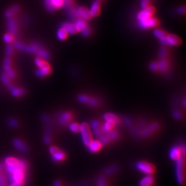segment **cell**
<instances>
[{"instance_id": "obj_11", "label": "cell", "mask_w": 186, "mask_h": 186, "mask_svg": "<svg viewBox=\"0 0 186 186\" xmlns=\"http://www.w3.org/2000/svg\"><path fill=\"white\" fill-rule=\"evenodd\" d=\"M182 154L181 147L178 146L173 147L169 153L170 158L173 160H178L182 156Z\"/></svg>"}, {"instance_id": "obj_17", "label": "cell", "mask_w": 186, "mask_h": 186, "mask_svg": "<svg viewBox=\"0 0 186 186\" xmlns=\"http://www.w3.org/2000/svg\"><path fill=\"white\" fill-rule=\"evenodd\" d=\"M13 145L21 152L25 153L27 151L26 145L19 139H15L13 140Z\"/></svg>"}, {"instance_id": "obj_3", "label": "cell", "mask_w": 186, "mask_h": 186, "mask_svg": "<svg viewBox=\"0 0 186 186\" xmlns=\"http://www.w3.org/2000/svg\"><path fill=\"white\" fill-rule=\"evenodd\" d=\"M80 133H81L82 138L84 144L86 146H88L89 143L93 140L89 125L87 123L82 124L81 125V130Z\"/></svg>"}, {"instance_id": "obj_27", "label": "cell", "mask_w": 186, "mask_h": 186, "mask_svg": "<svg viewBox=\"0 0 186 186\" xmlns=\"http://www.w3.org/2000/svg\"><path fill=\"white\" fill-rule=\"evenodd\" d=\"M34 62H35V64L38 66L39 68H41V67H47V66H49V64L45 62V60H42V59H40V58H36L34 60Z\"/></svg>"}, {"instance_id": "obj_41", "label": "cell", "mask_w": 186, "mask_h": 186, "mask_svg": "<svg viewBox=\"0 0 186 186\" xmlns=\"http://www.w3.org/2000/svg\"><path fill=\"white\" fill-rule=\"evenodd\" d=\"M13 53V47L12 45H9L6 50V54L7 56H10Z\"/></svg>"}, {"instance_id": "obj_53", "label": "cell", "mask_w": 186, "mask_h": 186, "mask_svg": "<svg viewBox=\"0 0 186 186\" xmlns=\"http://www.w3.org/2000/svg\"><path fill=\"white\" fill-rule=\"evenodd\" d=\"M10 9L12 10V12H13V13H15L16 12H18V10H19V7L17 6H13V7H12L10 8Z\"/></svg>"}, {"instance_id": "obj_43", "label": "cell", "mask_w": 186, "mask_h": 186, "mask_svg": "<svg viewBox=\"0 0 186 186\" xmlns=\"http://www.w3.org/2000/svg\"><path fill=\"white\" fill-rule=\"evenodd\" d=\"M98 186H107L105 179L101 177L99 178L98 182Z\"/></svg>"}, {"instance_id": "obj_48", "label": "cell", "mask_w": 186, "mask_h": 186, "mask_svg": "<svg viewBox=\"0 0 186 186\" xmlns=\"http://www.w3.org/2000/svg\"><path fill=\"white\" fill-rule=\"evenodd\" d=\"M150 69L152 70H157L158 69V66H157V63H153L152 64H151L150 65Z\"/></svg>"}, {"instance_id": "obj_55", "label": "cell", "mask_w": 186, "mask_h": 186, "mask_svg": "<svg viewBox=\"0 0 186 186\" xmlns=\"http://www.w3.org/2000/svg\"><path fill=\"white\" fill-rule=\"evenodd\" d=\"M4 64H11V60L9 58L7 57L4 59Z\"/></svg>"}, {"instance_id": "obj_24", "label": "cell", "mask_w": 186, "mask_h": 186, "mask_svg": "<svg viewBox=\"0 0 186 186\" xmlns=\"http://www.w3.org/2000/svg\"><path fill=\"white\" fill-rule=\"evenodd\" d=\"M69 130L75 133H79L81 130V125L78 123H71L69 126Z\"/></svg>"}, {"instance_id": "obj_52", "label": "cell", "mask_w": 186, "mask_h": 186, "mask_svg": "<svg viewBox=\"0 0 186 186\" xmlns=\"http://www.w3.org/2000/svg\"><path fill=\"white\" fill-rule=\"evenodd\" d=\"M89 33H90V31L87 27L82 30V34L84 36H87L89 34Z\"/></svg>"}, {"instance_id": "obj_22", "label": "cell", "mask_w": 186, "mask_h": 186, "mask_svg": "<svg viewBox=\"0 0 186 186\" xmlns=\"http://www.w3.org/2000/svg\"><path fill=\"white\" fill-rule=\"evenodd\" d=\"M115 126V124L113 122L110 121H106L105 123L104 124L102 129L104 133H108L112 130L114 128Z\"/></svg>"}, {"instance_id": "obj_2", "label": "cell", "mask_w": 186, "mask_h": 186, "mask_svg": "<svg viewBox=\"0 0 186 186\" xmlns=\"http://www.w3.org/2000/svg\"><path fill=\"white\" fill-rule=\"evenodd\" d=\"M47 9L49 12H53L56 9L63 6H67L71 4L70 0H45Z\"/></svg>"}, {"instance_id": "obj_9", "label": "cell", "mask_w": 186, "mask_h": 186, "mask_svg": "<svg viewBox=\"0 0 186 186\" xmlns=\"http://www.w3.org/2000/svg\"><path fill=\"white\" fill-rule=\"evenodd\" d=\"M78 99L82 103L87 104L92 107H96L98 105V101L97 100L86 95H80L78 97Z\"/></svg>"}, {"instance_id": "obj_5", "label": "cell", "mask_w": 186, "mask_h": 186, "mask_svg": "<svg viewBox=\"0 0 186 186\" xmlns=\"http://www.w3.org/2000/svg\"><path fill=\"white\" fill-rule=\"evenodd\" d=\"M136 167L138 170L147 175H151L156 171V167L153 164L146 162L137 163Z\"/></svg>"}, {"instance_id": "obj_14", "label": "cell", "mask_w": 186, "mask_h": 186, "mask_svg": "<svg viewBox=\"0 0 186 186\" xmlns=\"http://www.w3.org/2000/svg\"><path fill=\"white\" fill-rule=\"evenodd\" d=\"M154 179L153 176L148 175L140 180L139 185L140 186H151L154 182Z\"/></svg>"}, {"instance_id": "obj_38", "label": "cell", "mask_w": 186, "mask_h": 186, "mask_svg": "<svg viewBox=\"0 0 186 186\" xmlns=\"http://www.w3.org/2000/svg\"><path fill=\"white\" fill-rule=\"evenodd\" d=\"M149 4H150V0H142L141 6L143 9H146L148 7Z\"/></svg>"}, {"instance_id": "obj_6", "label": "cell", "mask_w": 186, "mask_h": 186, "mask_svg": "<svg viewBox=\"0 0 186 186\" xmlns=\"http://www.w3.org/2000/svg\"><path fill=\"white\" fill-rule=\"evenodd\" d=\"M160 42L162 44L174 45V46L179 45L182 43L181 39L179 38V37L174 34L167 35L165 38L160 39Z\"/></svg>"}, {"instance_id": "obj_54", "label": "cell", "mask_w": 186, "mask_h": 186, "mask_svg": "<svg viewBox=\"0 0 186 186\" xmlns=\"http://www.w3.org/2000/svg\"><path fill=\"white\" fill-rule=\"evenodd\" d=\"M173 116H174V117H175L176 119H179L180 117H181L180 113H179V112H178V111H175V112H174Z\"/></svg>"}, {"instance_id": "obj_35", "label": "cell", "mask_w": 186, "mask_h": 186, "mask_svg": "<svg viewBox=\"0 0 186 186\" xmlns=\"http://www.w3.org/2000/svg\"><path fill=\"white\" fill-rule=\"evenodd\" d=\"M4 41L7 44H10L13 41V37L11 34H6L4 36Z\"/></svg>"}, {"instance_id": "obj_39", "label": "cell", "mask_w": 186, "mask_h": 186, "mask_svg": "<svg viewBox=\"0 0 186 186\" xmlns=\"http://www.w3.org/2000/svg\"><path fill=\"white\" fill-rule=\"evenodd\" d=\"M8 124L11 127H16L18 125V121L15 119H11L9 120Z\"/></svg>"}, {"instance_id": "obj_10", "label": "cell", "mask_w": 186, "mask_h": 186, "mask_svg": "<svg viewBox=\"0 0 186 186\" xmlns=\"http://www.w3.org/2000/svg\"><path fill=\"white\" fill-rule=\"evenodd\" d=\"M76 13L77 16H79L83 19H90L92 17L90 11L87 9L83 7L79 8L76 10Z\"/></svg>"}, {"instance_id": "obj_40", "label": "cell", "mask_w": 186, "mask_h": 186, "mask_svg": "<svg viewBox=\"0 0 186 186\" xmlns=\"http://www.w3.org/2000/svg\"><path fill=\"white\" fill-rule=\"evenodd\" d=\"M15 47L19 50H24L25 48V46L21 42H18L15 44Z\"/></svg>"}, {"instance_id": "obj_29", "label": "cell", "mask_w": 186, "mask_h": 186, "mask_svg": "<svg viewBox=\"0 0 186 186\" xmlns=\"http://www.w3.org/2000/svg\"><path fill=\"white\" fill-rule=\"evenodd\" d=\"M11 92H12V95L15 97L23 95L25 93V90L23 89H21V88H15Z\"/></svg>"}, {"instance_id": "obj_31", "label": "cell", "mask_w": 186, "mask_h": 186, "mask_svg": "<svg viewBox=\"0 0 186 186\" xmlns=\"http://www.w3.org/2000/svg\"><path fill=\"white\" fill-rule=\"evenodd\" d=\"M37 55L39 57V58L40 59H48L49 57V54L48 52H47L45 50H39L36 52Z\"/></svg>"}, {"instance_id": "obj_1", "label": "cell", "mask_w": 186, "mask_h": 186, "mask_svg": "<svg viewBox=\"0 0 186 186\" xmlns=\"http://www.w3.org/2000/svg\"><path fill=\"white\" fill-rule=\"evenodd\" d=\"M185 157L184 156H181L176 160V176L178 182L181 185H184L185 182Z\"/></svg>"}, {"instance_id": "obj_25", "label": "cell", "mask_w": 186, "mask_h": 186, "mask_svg": "<svg viewBox=\"0 0 186 186\" xmlns=\"http://www.w3.org/2000/svg\"><path fill=\"white\" fill-rule=\"evenodd\" d=\"M9 30L11 34H14L16 32V23L13 19L9 18L8 20Z\"/></svg>"}, {"instance_id": "obj_36", "label": "cell", "mask_w": 186, "mask_h": 186, "mask_svg": "<svg viewBox=\"0 0 186 186\" xmlns=\"http://www.w3.org/2000/svg\"><path fill=\"white\" fill-rule=\"evenodd\" d=\"M1 80L2 82H3L6 86H7V87L11 84L9 77H7L6 75H2V76H1Z\"/></svg>"}, {"instance_id": "obj_4", "label": "cell", "mask_w": 186, "mask_h": 186, "mask_svg": "<svg viewBox=\"0 0 186 186\" xmlns=\"http://www.w3.org/2000/svg\"><path fill=\"white\" fill-rule=\"evenodd\" d=\"M6 181L9 183L12 182H24L25 178V171L18 169L12 173H7L6 175Z\"/></svg>"}, {"instance_id": "obj_56", "label": "cell", "mask_w": 186, "mask_h": 186, "mask_svg": "<svg viewBox=\"0 0 186 186\" xmlns=\"http://www.w3.org/2000/svg\"><path fill=\"white\" fill-rule=\"evenodd\" d=\"M54 186H62V184H61V182L60 181H56L54 184Z\"/></svg>"}, {"instance_id": "obj_28", "label": "cell", "mask_w": 186, "mask_h": 186, "mask_svg": "<svg viewBox=\"0 0 186 186\" xmlns=\"http://www.w3.org/2000/svg\"><path fill=\"white\" fill-rule=\"evenodd\" d=\"M5 165H18L19 164V160L14 157H7L4 160Z\"/></svg>"}, {"instance_id": "obj_58", "label": "cell", "mask_w": 186, "mask_h": 186, "mask_svg": "<svg viewBox=\"0 0 186 186\" xmlns=\"http://www.w3.org/2000/svg\"><path fill=\"white\" fill-rule=\"evenodd\" d=\"M4 166H3V165L1 163H0V170H4Z\"/></svg>"}, {"instance_id": "obj_47", "label": "cell", "mask_w": 186, "mask_h": 186, "mask_svg": "<svg viewBox=\"0 0 186 186\" xmlns=\"http://www.w3.org/2000/svg\"><path fill=\"white\" fill-rule=\"evenodd\" d=\"M160 56L162 57H165L167 54V50L165 48H162L160 50Z\"/></svg>"}, {"instance_id": "obj_16", "label": "cell", "mask_w": 186, "mask_h": 186, "mask_svg": "<svg viewBox=\"0 0 186 186\" xmlns=\"http://www.w3.org/2000/svg\"><path fill=\"white\" fill-rule=\"evenodd\" d=\"M104 118L106 121H110L113 122L115 125L118 124L119 123V118L115 115L113 113H106L104 116Z\"/></svg>"}, {"instance_id": "obj_44", "label": "cell", "mask_w": 186, "mask_h": 186, "mask_svg": "<svg viewBox=\"0 0 186 186\" xmlns=\"http://www.w3.org/2000/svg\"><path fill=\"white\" fill-rule=\"evenodd\" d=\"M59 149L57 147L54 146H53L50 147V150H49L50 153H51V155L53 154H54L55 153H56V152H57V151H59Z\"/></svg>"}, {"instance_id": "obj_51", "label": "cell", "mask_w": 186, "mask_h": 186, "mask_svg": "<svg viewBox=\"0 0 186 186\" xmlns=\"http://www.w3.org/2000/svg\"><path fill=\"white\" fill-rule=\"evenodd\" d=\"M13 14H14L13 12H12V10L10 9H9V10H7L6 11V17H7V18H10Z\"/></svg>"}, {"instance_id": "obj_8", "label": "cell", "mask_w": 186, "mask_h": 186, "mask_svg": "<svg viewBox=\"0 0 186 186\" xmlns=\"http://www.w3.org/2000/svg\"><path fill=\"white\" fill-rule=\"evenodd\" d=\"M159 24V21L156 18H150L146 19L143 21H139V25L140 27L144 28H152V27H156Z\"/></svg>"}, {"instance_id": "obj_42", "label": "cell", "mask_w": 186, "mask_h": 186, "mask_svg": "<svg viewBox=\"0 0 186 186\" xmlns=\"http://www.w3.org/2000/svg\"><path fill=\"white\" fill-rule=\"evenodd\" d=\"M91 126L92 128H93V130L95 129H97V128H99V126H100V124L98 121H93V122H92L91 123Z\"/></svg>"}, {"instance_id": "obj_13", "label": "cell", "mask_w": 186, "mask_h": 186, "mask_svg": "<svg viewBox=\"0 0 186 186\" xmlns=\"http://www.w3.org/2000/svg\"><path fill=\"white\" fill-rule=\"evenodd\" d=\"M73 118L72 114L70 112H64L62 114L60 117V122L63 125L68 124Z\"/></svg>"}, {"instance_id": "obj_21", "label": "cell", "mask_w": 186, "mask_h": 186, "mask_svg": "<svg viewBox=\"0 0 186 186\" xmlns=\"http://www.w3.org/2000/svg\"><path fill=\"white\" fill-rule=\"evenodd\" d=\"M75 27H76V30L79 32V31H82L83 30L86 28L87 27V24L84 19H79V21H77V22L75 24Z\"/></svg>"}, {"instance_id": "obj_57", "label": "cell", "mask_w": 186, "mask_h": 186, "mask_svg": "<svg viewBox=\"0 0 186 186\" xmlns=\"http://www.w3.org/2000/svg\"><path fill=\"white\" fill-rule=\"evenodd\" d=\"M178 12H179V13H185V9L183 7L179 8L178 10Z\"/></svg>"}, {"instance_id": "obj_49", "label": "cell", "mask_w": 186, "mask_h": 186, "mask_svg": "<svg viewBox=\"0 0 186 186\" xmlns=\"http://www.w3.org/2000/svg\"><path fill=\"white\" fill-rule=\"evenodd\" d=\"M93 133H94V134L96 137H100L101 136V130H99V128L93 130Z\"/></svg>"}, {"instance_id": "obj_46", "label": "cell", "mask_w": 186, "mask_h": 186, "mask_svg": "<svg viewBox=\"0 0 186 186\" xmlns=\"http://www.w3.org/2000/svg\"><path fill=\"white\" fill-rule=\"evenodd\" d=\"M24 182H12L9 183V184L7 186H23Z\"/></svg>"}, {"instance_id": "obj_7", "label": "cell", "mask_w": 186, "mask_h": 186, "mask_svg": "<svg viewBox=\"0 0 186 186\" xmlns=\"http://www.w3.org/2000/svg\"><path fill=\"white\" fill-rule=\"evenodd\" d=\"M156 12V8L153 6L147 7L144 10L139 12L137 15V19L139 21L145 20L146 19L150 18L153 16L154 13Z\"/></svg>"}, {"instance_id": "obj_32", "label": "cell", "mask_w": 186, "mask_h": 186, "mask_svg": "<svg viewBox=\"0 0 186 186\" xmlns=\"http://www.w3.org/2000/svg\"><path fill=\"white\" fill-rule=\"evenodd\" d=\"M108 136H107V139H108V140H113L117 138L118 134V133L116 131H114V130H111L109 132H108Z\"/></svg>"}, {"instance_id": "obj_30", "label": "cell", "mask_w": 186, "mask_h": 186, "mask_svg": "<svg viewBox=\"0 0 186 186\" xmlns=\"http://www.w3.org/2000/svg\"><path fill=\"white\" fill-rule=\"evenodd\" d=\"M158 66V69L162 70V71H165L166 70L167 68V63L166 62L165 60H160L159 63L157 64Z\"/></svg>"}, {"instance_id": "obj_20", "label": "cell", "mask_w": 186, "mask_h": 186, "mask_svg": "<svg viewBox=\"0 0 186 186\" xmlns=\"http://www.w3.org/2000/svg\"><path fill=\"white\" fill-rule=\"evenodd\" d=\"M62 27L65 29L68 33L74 34V33H78L77 30L76 28L75 25H73L70 23H64L62 25Z\"/></svg>"}, {"instance_id": "obj_19", "label": "cell", "mask_w": 186, "mask_h": 186, "mask_svg": "<svg viewBox=\"0 0 186 186\" xmlns=\"http://www.w3.org/2000/svg\"><path fill=\"white\" fill-rule=\"evenodd\" d=\"M65 157H66L65 154L62 151H60V150L57 151L56 153H55L54 154H52L53 160L56 162H62L65 159Z\"/></svg>"}, {"instance_id": "obj_15", "label": "cell", "mask_w": 186, "mask_h": 186, "mask_svg": "<svg viewBox=\"0 0 186 186\" xmlns=\"http://www.w3.org/2000/svg\"><path fill=\"white\" fill-rule=\"evenodd\" d=\"M51 72V69L50 66H47L39 68L36 71V76L39 77H43L47 76Z\"/></svg>"}, {"instance_id": "obj_33", "label": "cell", "mask_w": 186, "mask_h": 186, "mask_svg": "<svg viewBox=\"0 0 186 186\" xmlns=\"http://www.w3.org/2000/svg\"><path fill=\"white\" fill-rule=\"evenodd\" d=\"M24 50L29 53H34L38 51V47H37V45H30L27 47L25 46Z\"/></svg>"}, {"instance_id": "obj_12", "label": "cell", "mask_w": 186, "mask_h": 186, "mask_svg": "<svg viewBox=\"0 0 186 186\" xmlns=\"http://www.w3.org/2000/svg\"><path fill=\"white\" fill-rule=\"evenodd\" d=\"M89 150L91 153H96L99 151L102 147V143L100 141L92 140L87 146Z\"/></svg>"}, {"instance_id": "obj_50", "label": "cell", "mask_w": 186, "mask_h": 186, "mask_svg": "<svg viewBox=\"0 0 186 186\" xmlns=\"http://www.w3.org/2000/svg\"><path fill=\"white\" fill-rule=\"evenodd\" d=\"M44 141L45 143H46V144L50 143V142H51V137H50V136H48V135H46V136L44 137Z\"/></svg>"}, {"instance_id": "obj_18", "label": "cell", "mask_w": 186, "mask_h": 186, "mask_svg": "<svg viewBox=\"0 0 186 186\" xmlns=\"http://www.w3.org/2000/svg\"><path fill=\"white\" fill-rule=\"evenodd\" d=\"M89 11L90 12L92 16H98L99 13H100V6H99V3L97 1L94 2L92 4V5L91 6V9Z\"/></svg>"}, {"instance_id": "obj_37", "label": "cell", "mask_w": 186, "mask_h": 186, "mask_svg": "<svg viewBox=\"0 0 186 186\" xmlns=\"http://www.w3.org/2000/svg\"><path fill=\"white\" fill-rule=\"evenodd\" d=\"M5 75L10 79H13L15 77V73L14 71H13L12 69L9 70L7 71H5Z\"/></svg>"}, {"instance_id": "obj_45", "label": "cell", "mask_w": 186, "mask_h": 186, "mask_svg": "<svg viewBox=\"0 0 186 186\" xmlns=\"http://www.w3.org/2000/svg\"><path fill=\"white\" fill-rule=\"evenodd\" d=\"M116 170V167H115V166H113V167H110L108 169H107L105 170V173H113L114 172H115Z\"/></svg>"}, {"instance_id": "obj_23", "label": "cell", "mask_w": 186, "mask_h": 186, "mask_svg": "<svg viewBox=\"0 0 186 186\" xmlns=\"http://www.w3.org/2000/svg\"><path fill=\"white\" fill-rule=\"evenodd\" d=\"M57 38L60 40L63 41L67 38V37L68 36V33L66 31V30L65 29H64L62 27L57 31Z\"/></svg>"}, {"instance_id": "obj_59", "label": "cell", "mask_w": 186, "mask_h": 186, "mask_svg": "<svg viewBox=\"0 0 186 186\" xmlns=\"http://www.w3.org/2000/svg\"><path fill=\"white\" fill-rule=\"evenodd\" d=\"M151 186H152V185H151Z\"/></svg>"}, {"instance_id": "obj_34", "label": "cell", "mask_w": 186, "mask_h": 186, "mask_svg": "<svg viewBox=\"0 0 186 186\" xmlns=\"http://www.w3.org/2000/svg\"><path fill=\"white\" fill-rule=\"evenodd\" d=\"M3 172V170H0V186H7V181Z\"/></svg>"}, {"instance_id": "obj_26", "label": "cell", "mask_w": 186, "mask_h": 186, "mask_svg": "<svg viewBox=\"0 0 186 186\" xmlns=\"http://www.w3.org/2000/svg\"><path fill=\"white\" fill-rule=\"evenodd\" d=\"M154 34L157 37V38H159L160 39L165 38L167 36V34L166 32H165L163 30H160V29H157V30H154Z\"/></svg>"}]
</instances>
